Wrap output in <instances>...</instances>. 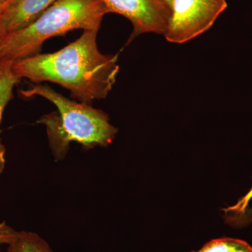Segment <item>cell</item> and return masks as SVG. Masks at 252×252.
Masks as SVG:
<instances>
[{
    "label": "cell",
    "mask_w": 252,
    "mask_h": 252,
    "mask_svg": "<svg viewBox=\"0 0 252 252\" xmlns=\"http://www.w3.org/2000/svg\"><path fill=\"white\" fill-rule=\"evenodd\" d=\"M98 31H84L77 40L56 52L14 61L13 72L20 79L34 84L49 81L59 84L83 103L104 99L117 81L119 55L99 51Z\"/></svg>",
    "instance_id": "6da1fadb"
},
{
    "label": "cell",
    "mask_w": 252,
    "mask_h": 252,
    "mask_svg": "<svg viewBox=\"0 0 252 252\" xmlns=\"http://www.w3.org/2000/svg\"><path fill=\"white\" fill-rule=\"evenodd\" d=\"M20 94L27 98L40 96L57 107L59 112L43 116L38 123L46 126L50 147L58 160L65 157L71 142L91 149L107 147L115 139L118 130L109 123L108 115L89 104L70 100L41 84L20 91Z\"/></svg>",
    "instance_id": "7a4b0ae2"
},
{
    "label": "cell",
    "mask_w": 252,
    "mask_h": 252,
    "mask_svg": "<svg viewBox=\"0 0 252 252\" xmlns=\"http://www.w3.org/2000/svg\"><path fill=\"white\" fill-rule=\"evenodd\" d=\"M107 14L101 0H58L31 24L0 36V61L35 56L44 41L74 30H99Z\"/></svg>",
    "instance_id": "3957f363"
},
{
    "label": "cell",
    "mask_w": 252,
    "mask_h": 252,
    "mask_svg": "<svg viewBox=\"0 0 252 252\" xmlns=\"http://www.w3.org/2000/svg\"><path fill=\"white\" fill-rule=\"evenodd\" d=\"M228 7L225 0H173L165 39L183 44L210 30Z\"/></svg>",
    "instance_id": "277c9868"
},
{
    "label": "cell",
    "mask_w": 252,
    "mask_h": 252,
    "mask_svg": "<svg viewBox=\"0 0 252 252\" xmlns=\"http://www.w3.org/2000/svg\"><path fill=\"white\" fill-rule=\"evenodd\" d=\"M109 13L127 18L132 25L127 43L145 33L165 34L171 11L158 0H101Z\"/></svg>",
    "instance_id": "5b68a950"
},
{
    "label": "cell",
    "mask_w": 252,
    "mask_h": 252,
    "mask_svg": "<svg viewBox=\"0 0 252 252\" xmlns=\"http://www.w3.org/2000/svg\"><path fill=\"white\" fill-rule=\"evenodd\" d=\"M58 0H21L0 19V36L31 24Z\"/></svg>",
    "instance_id": "8992f818"
},
{
    "label": "cell",
    "mask_w": 252,
    "mask_h": 252,
    "mask_svg": "<svg viewBox=\"0 0 252 252\" xmlns=\"http://www.w3.org/2000/svg\"><path fill=\"white\" fill-rule=\"evenodd\" d=\"M14 61H0V123L6 105L14 97L15 86L21 82V79L13 72ZM6 149L0 140V175L4 171L6 159Z\"/></svg>",
    "instance_id": "52a82bcc"
},
{
    "label": "cell",
    "mask_w": 252,
    "mask_h": 252,
    "mask_svg": "<svg viewBox=\"0 0 252 252\" xmlns=\"http://www.w3.org/2000/svg\"><path fill=\"white\" fill-rule=\"evenodd\" d=\"M8 245V252H53L44 239L32 232L17 231L16 238Z\"/></svg>",
    "instance_id": "ba28073f"
},
{
    "label": "cell",
    "mask_w": 252,
    "mask_h": 252,
    "mask_svg": "<svg viewBox=\"0 0 252 252\" xmlns=\"http://www.w3.org/2000/svg\"><path fill=\"white\" fill-rule=\"evenodd\" d=\"M193 252H252V247L239 239L222 238L212 240Z\"/></svg>",
    "instance_id": "9c48e42d"
},
{
    "label": "cell",
    "mask_w": 252,
    "mask_h": 252,
    "mask_svg": "<svg viewBox=\"0 0 252 252\" xmlns=\"http://www.w3.org/2000/svg\"><path fill=\"white\" fill-rule=\"evenodd\" d=\"M252 200V187L241 198L239 199L236 204L233 206L223 209L225 215L228 219V223L235 226H243L244 225L243 217L245 215L249 204Z\"/></svg>",
    "instance_id": "30bf717a"
},
{
    "label": "cell",
    "mask_w": 252,
    "mask_h": 252,
    "mask_svg": "<svg viewBox=\"0 0 252 252\" xmlns=\"http://www.w3.org/2000/svg\"><path fill=\"white\" fill-rule=\"evenodd\" d=\"M17 231L11 228L5 222L0 223V245L11 243L16 238Z\"/></svg>",
    "instance_id": "8fae6325"
},
{
    "label": "cell",
    "mask_w": 252,
    "mask_h": 252,
    "mask_svg": "<svg viewBox=\"0 0 252 252\" xmlns=\"http://www.w3.org/2000/svg\"><path fill=\"white\" fill-rule=\"evenodd\" d=\"M21 1V0H8L7 2L3 6L2 14H4L5 11H7L8 9H11V7L14 6L15 5L17 4L18 1ZM2 14H1V16H2Z\"/></svg>",
    "instance_id": "7c38bea8"
},
{
    "label": "cell",
    "mask_w": 252,
    "mask_h": 252,
    "mask_svg": "<svg viewBox=\"0 0 252 252\" xmlns=\"http://www.w3.org/2000/svg\"><path fill=\"white\" fill-rule=\"evenodd\" d=\"M158 1H160V2L162 3V4L166 5V6H168V7L170 9L173 0H158Z\"/></svg>",
    "instance_id": "4fadbf2b"
},
{
    "label": "cell",
    "mask_w": 252,
    "mask_h": 252,
    "mask_svg": "<svg viewBox=\"0 0 252 252\" xmlns=\"http://www.w3.org/2000/svg\"><path fill=\"white\" fill-rule=\"evenodd\" d=\"M7 1L8 0H0V5L1 6V9H3V6H4L5 4L7 2Z\"/></svg>",
    "instance_id": "5bb4252c"
},
{
    "label": "cell",
    "mask_w": 252,
    "mask_h": 252,
    "mask_svg": "<svg viewBox=\"0 0 252 252\" xmlns=\"http://www.w3.org/2000/svg\"><path fill=\"white\" fill-rule=\"evenodd\" d=\"M1 14H2V9H1V5H0V19H1Z\"/></svg>",
    "instance_id": "9a60e30c"
},
{
    "label": "cell",
    "mask_w": 252,
    "mask_h": 252,
    "mask_svg": "<svg viewBox=\"0 0 252 252\" xmlns=\"http://www.w3.org/2000/svg\"></svg>",
    "instance_id": "2e32d148"
}]
</instances>
